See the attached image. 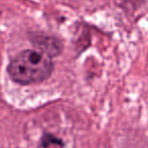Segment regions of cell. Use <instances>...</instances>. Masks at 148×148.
<instances>
[{"label":"cell","mask_w":148,"mask_h":148,"mask_svg":"<svg viewBox=\"0 0 148 148\" xmlns=\"http://www.w3.org/2000/svg\"><path fill=\"white\" fill-rule=\"evenodd\" d=\"M53 69L51 58L34 49L18 53L8 64V75L12 81L21 85H29L45 81Z\"/></svg>","instance_id":"6da1fadb"},{"label":"cell","mask_w":148,"mask_h":148,"mask_svg":"<svg viewBox=\"0 0 148 148\" xmlns=\"http://www.w3.org/2000/svg\"><path fill=\"white\" fill-rule=\"evenodd\" d=\"M32 45L40 53L53 58L62 53V45L59 38L43 33H33L30 35Z\"/></svg>","instance_id":"7a4b0ae2"},{"label":"cell","mask_w":148,"mask_h":148,"mask_svg":"<svg viewBox=\"0 0 148 148\" xmlns=\"http://www.w3.org/2000/svg\"><path fill=\"white\" fill-rule=\"evenodd\" d=\"M42 142H43V145H45V146L51 144V143H55V144H62V141L59 140L58 138H55V137L51 136V135H47V136H45Z\"/></svg>","instance_id":"3957f363"}]
</instances>
